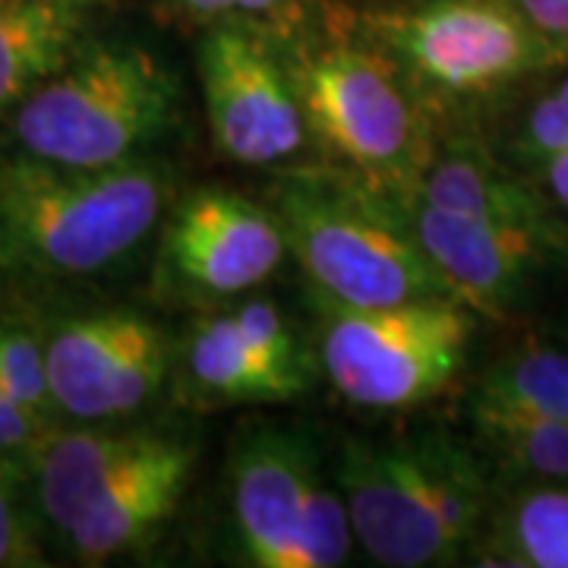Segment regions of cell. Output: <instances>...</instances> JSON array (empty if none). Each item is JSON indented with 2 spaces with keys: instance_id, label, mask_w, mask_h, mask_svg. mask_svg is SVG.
<instances>
[{
  "instance_id": "cell-1",
  "label": "cell",
  "mask_w": 568,
  "mask_h": 568,
  "mask_svg": "<svg viewBox=\"0 0 568 568\" xmlns=\"http://www.w3.org/2000/svg\"><path fill=\"white\" fill-rule=\"evenodd\" d=\"M171 174L159 162L77 168L0 162V265L39 278H92L130 260L162 224Z\"/></svg>"
},
{
  "instance_id": "cell-2",
  "label": "cell",
  "mask_w": 568,
  "mask_h": 568,
  "mask_svg": "<svg viewBox=\"0 0 568 568\" xmlns=\"http://www.w3.org/2000/svg\"><path fill=\"white\" fill-rule=\"evenodd\" d=\"M200 446L174 429H67L36 458L44 525L82 566L145 549L181 508Z\"/></svg>"
},
{
  "instance_id": "cell-3",
  "label": "cell",
  "mask_w": 568,
  "mask_h": 568,
  "mask_svg": "<svg viewBox=\"0 0 568 568\" xmlns=\"http://www.w3.org/2000/svg\"><path fill=\"white\" fill-rule=\"evenodd\" d=\"M335 484L354 544L386 568L452 566L484 525L487 477L474 452L443 429L347 439Z\"/></svg>"
},
{
  "instance_id": "cell-4",
  "label": "cell",
  "mask_w": 568,
  "mask_h": 568,
  "mask_svg": "<svg viewBox=\"0 0 568 568\" xmlns=\"http://www.w3.org/2000/svg\"><path fill=\"white\" fill-rule=\"evenodd\" d=\"M268 209L282 224L287 253L323 301L392 306L455 297L407 234L386 190L342 168L284 174Z\"/></svg>"
},
{
  "instance_id": "cell-5",
  "label": "cell",
  "mask_w": 568,
  "mask_h": 568,
  "mask_svg": "<svg viewBox=\"0 0 568 568\" xmlns=\"http://www.w3.org/2000/svg\"><path fill=\"white\" fill-rule=\"evenodd\" d=\"M181 82L136 41L89 39L10 111L22 155L104 168L145 159L181 126Z\"/></svg>"
},
{
  "instance_id": "cell-6",
  "label": "cell",
  "mask_w": 568,
  "mask_h": 568,
  "mask_svg": "<svg viewBox=\"0 0 568 568\" xmlns=\"http://www.w3.org/2000/svg\"><path fill=\"white\" fill-rule=\"evenodd\" d=\"M282 48L310 140L361 181L407 190L433 159L417 85L376 41L306 39Z\"/></svg>"
},
{
  "instance_id": "cell-7",
  "label": "cell",
  "mask_w": 568,
  "mask_h": 568,
  "mask_svg": "<svg viewBox=\"0 0 568 568\" xmlns=\"http://www.w3.org/2000/svg\"><path fill=\"white\" fill-rule=\"evenodd\" d=\"M231 518L244 566H345L354 530L304 426L253 424L231 452Z\"/></svg>"
},
{
  "instance_id": "cell-8",
  "label": "cell",
  "mask_w": 568,
  "mask_h": 568,
  "mask_svg": "<svg viewBox=\"0 0 568 568\" xmlns=\"http://www.w3.org/2000/svg\"><path fill=\"white\" fill-rule=\"evenodd\" d=\"M323 310L320 354L328 383L351 405L405 410L446 392L465 369L474 310L455 297Z\"/></svg>"
},
{
  "instance_id": "cell-9",
  "label": "cell",
  "mask_w": 568,
  "mask_h": 568,
  "mask_svg": "<svg viewBox=\"0 0 568 568\" xmlns=\"http://www.w3.org/2000/svg\"><path fill=\"white\" fill-rule=\"evenodd\" d=\"M417 89L439 95H487L568 63L515 0H424L373 10L361 26Z\"/></svg>"
},
{
  "instance_id": "cell-10",
  "label": "cell",
  "mask_w": 568,
  "mask_h": 568,
  "mask_svg": "<svg viewBox=\"0 0 568 568\" xmlns=\"http://www.w3.org/2000/svg\"><path fill=\"white\" fill-rule=\"evenodd\" d=\"M196 61L212 142L224 159L268 168L304 152V108L275 39L222 22L205 32Z\"/></svg>"
},
{
  "instance_id": "cell-11",
  "label": "cell",
  "mask_w": 568,
  "mask_h": 568,
  "mask_svg": "<svg viewBox=\"0 0 568 568\" xmlns=\"http://www.w3.org/2000/svg\"><path fill=\"white\" fill-rule=\"evenodd\" d=\"M171 354L162 325L133 310L70 316L44 342L54 407L82 424L130 417L162 392Z\"/></svg>"
},
{
  "instance_id": "cell-12",
  "label": "cell",
  "mask_w": 568,
  "mask_h": 568,
  "mask_svg": "<svg viewBox=\"0 0 568 568\" xmlns=\"http://www.w3.org/2000/svg\"><path fill=\"white\" fill-rule=\"evenodd\" d=\"M386 196L452 294L484 316H503L544 265L568 253V237L559 234L448 212L410 190H386Z\"/></svg>"
},
{
  "instance_id": "cell-13",
  "label": "cell",
  "mask_w": 568,
  "mask_h": 568,
  "mask_svg": "<svg viewBox=\"0 0 568 568\" xmlns=\"http://www.w3.org/2000/svg\"><path fill=\"white\" fill-rule=\"evenodd\" d=\"M287 244L268 205L224 186L193 190L164 222L162 278L190 297H237L282 265Z\"/></svg>"
},
{
  "instance_id": "cell-14",
  "label": "cell",
  "mask_w": 568,
  "mask_h": 568,
  "mask_svg": "<svg viewBox=\"0 0 568 568\" xmlns=\"http://www.w3.org/2000/svg\"><path fill=\"white\" fill-rule=\"evenodd\" d=\"M407 190L448 212L568 237V219L540 183L530 186L521 178H511L474 142H452L443 152H433L420 181Z\"/></svg>"
},
{
  "instance_id": "cell-15",
  "label": "cell",
  "mask_w": 568,
  "mask_h": 568,
  "mask_svg": "<svg viewBox=\"0 0 568 568\" xmlns=\"http://www.w3.org/2000/svg\"><path fill=\"white\" fill-rule=\"evenodd\" d=\"M108 0H0V114L73 61Z\"/></svg>"
},
{
  "instance_id": "cell-16",
  "label": "cell",
  "mask_w": 568,
  "mask_h": 568,
  "mask_svg": "<svg viewBox=\"0 0 568 568\" xmlns=\"http://www.w3.org/2000/svg\"><path fill=\"white\" fill-rule=\"evenodd\" d=\"M183 373L200 395L224 405L291 402L227 313L200 320L190 328L183 342Z\"/></svg>"
},
{
  "instance_id": "cell-17",
  "label": "cell",
  "mask_w": 568,
  "mask_h": 568,
  "mask_svg": "<svg viewBox=\"0 0 568 568\" xmlns=\"http://www.w3.org/2000/svg\"><path fill=\"white\" fill-rule=\"evenodd\" d=\"M467 407L568 420V347H521L493 361Z\"/></svg>"
},
{
  "instance_id": "cell-18",
  "label": "cell",
  "mask_w": 568,
  "mask_h": 568,
  "mask_svg": "<svg viewBox=\"0 0 568 568\" xmlns=\"http://www.w3.org/2000/svg\"><path fill=\"white\" fill-rule=\"evenodd\" d=\"M493 552L506 566L568 568V480L511 496L493 525Z\"/></svg>"
},
{
  "instance_id": "cell-19",
  "label": "cell",
  "mask_w": 568,
  "mask_h": 568,
  "mask_svg": "<svg viewBox=\"0 0 568 568\" xmlns=\"http://www.w3.org/2000/svg\"><path fill=\"white\" fill-rule=\"evenodd\" d=\"M467 410L480 443L511 474L540 484L568 480V420L489 407Z\"/></svg>"
},
{
  "instance_id": "cell-20",
  "label": "cell",
  "mask_w": 568,
  "mask_h": 568,
  "mask_svg": "<svg viewBox=\"0 0 568 568\" xmlns=\"http://www.w3.org/2000/svg\"><path fill=\"white\" fill-rule=\"evenodd\" d=\"M227 316L234 320L250 351L260 357V364L282 383L287 398H301L306 388L313 386V369L297 345V335L272 301L253 297V301H244L241 306L227 310Z\"/></svg>"
},
{
  "instance_id": "cell-21",
  "label": "cell",
  "mask_w": 568,
  "mask_h": 568,
  "mask_svg": "<svg viewBox=\"0 0 568 568\" xmlns=\"http://www.w3.org/2000/svg\"><path fill=\"white\" fill-rule=\"evenodd\" d=\"M0 388L26 407L39 410L41 417L54 420L58 407L48 386L44 345L17 325H0Z\"/></svg>"
},
{
  "instance_id": "cell-22",
  "label": "cell",
  "mask_w": 568,
  "mask_h": 568,
  "mask_svg": "<svg viewBox=\"0 0 568 568\" xmlns=\"http://www.w3.org/2000/svg\"><path fill=\"white\" fill-rule=\"evenodd\" d=\"M20 480H32L26 470L0 458V568L44 566L39 530L20 496Z\"/></svg>"
},
{
  "instance_id": "cell-23",
  "label": "cell",
  "mask_w": 568,
  "mask_h": 568,
  "mask_svg": "<svg viewBox=\"0 0 568 568\" xmlns=\"http://www.w3.org/2000/svg\"><path fill=\"white\" fill-rule=\"evenodd\" d=\"M562 149H568V77L530 104L515 130V152L530 164Z\"/></svg>"
},
{
  "instance_id": "cell-24",
  "label": "cell",
  "mask_w": 568,
  "mask_h": 568,
  "mask_svg": "<svg viewBox=\"0 0 568 568\" xmlns=\"http://www.w3.org/2000/svg\"><path fill=\"white\" fill-rule=\"evenodd\" d=\"M51 420L0 388V458L32 477L36 458L51 439Z\"/></svg>"
},
{
  "instance_id": "cell-25",
  "label": "cell",
  "mask_w": 568,
  "mask_h": 568,
  "mask_svg": "<svg viewBox=\"0 0 568 568\" xmlns=\"http://www.w3.org/2000/svg\"><path fill=\"white\" fill-rule=\"evenodd\" d=\"M547 39L568 51V0H515Z\"/></svg>"
},
{
  "instance_id": "cell-26",
  "label": "cell",
  "mask_w": 568,
  "mask_h": 568,
  "mask_svg": "<svg viewBox=\"0 0 568 568\" xmlns=\"http://www.w3.org/2000/svg\"><path fill=\"white\" fill-rule=\"evenodd\" d=\"M200 17H272L287 0H178Z\"/></svg>"
},
{
  "instance_id": "cell-27",
  "label": "cell",
  "mask_w": 568,
  "mask_h": 568,
  "mask_svg": "<svg viewBox=\"0 0 568 568\" xmlns=\"http://www.w3.org/2000/svg\"><path fill=\"white\" fill-rule=\"evenodd\" d=\"M537 168V183L547 193L549 200L556 203V209L568 219V149L552 152L547 159L534 162Z\"/></svg>"
}]
</instances>
